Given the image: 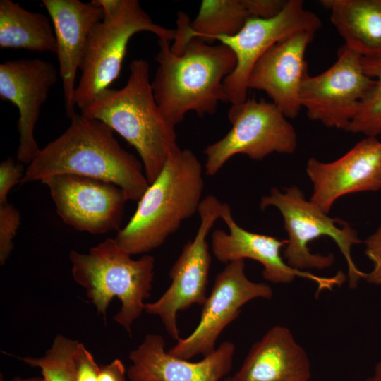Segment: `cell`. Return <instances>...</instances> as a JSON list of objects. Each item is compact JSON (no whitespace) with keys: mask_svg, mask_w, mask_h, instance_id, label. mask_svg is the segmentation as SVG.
Listing matches in <instances>:
<instances>
[{"mask_svg":"<svg viewBox=\"0 0 381 381\" xmlns=\"http://www.w3.org/2000/svg\"><path fill=\"white\" fill-rule=\"evenodd\" d=\"M68 128L47 144L25 171L20 184L59 174L101 179L138 201L149 186L142 162L125 150L102 121L75 113Z\"/></svg>","mask_w":381,"mask_h":381,"instance_id":"6da1fadb","label":"cell"},{"mask_svg":"<svg viewBox=\"0 0 381 381\" xmlns=\"http://www.w3.org/2000/svg\"><path fill=\"white\" fill-rule=\"evenodd\" d=\"M158 45V67L151 85L155 101L169 123L175 126L189 111L200 117L213 114L219 102H228L223 83L236 65L229 47L193 38L176 54L169 41L159 40Z\"/></svg>","mask_w":381,"mask_h":381,"instance_id":"7a4b0ae2","label":"cell"},{"mask_svg":"<svg viewBox=\"0 0 381 381\" xmlns=\"http://www.w3.org/2000/svg\"><path fill=\"white\" fill-rule=\"evenodd\" d=\"M129 70L124 87L103 91L80 111L108 126L135 149L150 184L180 147L175 126L164 119L155 101L147 61L134 59Z\"/></svg>","mask_w":381,"mask_h":381,"instance_id":"3957f363","label":"cell"},{"mask_svg":"<svg viewBox=\"0 0 381 381\" xmlns=\"http://www.w3.org/2000/svg\"><path fill=\"white\" fill-rule=\"evenodd\" d=\"M204 188L203 168L188 149L171 155L138 201L136 210L114 238L131 255L162 245L183 222L198 212Z\"/></svg>","mask_w":381,"mask_h":381,"instance_id":"277c9868","label":"cell"},{"mask_svg":"<svg viewBox=\"0 0 381 381\" xmlns=\"http://www.w3.org/2000/svg\"><path fill=\"white\" fill-rule=\"evenodd\" d=\"M71 273L83 286L97 312L106 316L107 306L116 297L121 303L114 320L129 333L133 322L145 310L143 301L150 295L155 258L145 255L134 260L114 238H106L88 253L72 250Z\"/></svg>","mask_w":381,"mask_h":381,"instance_id":"5b68a950","label":"cell"},{"mask_svg":"<svg viewBox=\"0 0 381 381\" xmlns=\"http://www.w3.org/2000/svg\"><path fill=\"white\" fill-rule=\"evenodd\" d=\"M270 207H276L283 217L288 234L283 257L291 267L301 271L331 267L334 262L333 254L313 253L308 246L315 239L328 236L334 241L346 260L349 288H356L358 282L365 279L366 272L358 269L351 255L353 246L361 243V241L357 231L348 223L329 217L308 200L296 186L284 190L272 188L260 203L262 210Z\"/></svg>","mask_w":381,"mask_h":381,"instance_id":"8992f818","label":"cell"},{"mask_svg":"<svg viewBox=\"0 0 381 381\" xmlns=\"http://www.w3.org/2000/svg\"><path fill=\"white\" fill-rule=\"evenodd\" d=\"M150 32L159 40L172 41L175 30L153 22L137 0H123L119 12L92 28L81 59V75L75 91V105L80 110L90 104L119 77L130 39Z\"/></svg>","mask_w":381,"mask_h":381,"instance_id":"52a82bcc","label":"cell"},{"mask_svg":"<svg viewBox=\"0 0 381 381\" xmlns=\"http://www.w3.org/2000/svg\"><path fill=\"white\" fill-rule=\"evenodd\" d=\"M228 118L231 130L204 150L205 171L208 176L215 175L238 154L261 160L273 152L291 154L296 148L294 126L272 102L248 98L231 104Z\"/></svg>","mask_w":381,"mask_h":381,"instance_id":"ba28073f","label":"cell"},{"mask_svg":"<svg viewBox=\"0 0 381 381\" xmlns=\"http://www.w3.org/2000/svg\"><path fill=\"white\" fill-rule=\"evenodd\" d=\"M222 206V202L214 195L202 198L198 210L199 226L170 270V286L157 301L145 304L144 310L158 316L167 333L176 341L180 339L177 313L195 304L203 306L207 300L211 263L207 237L215 222L220 219Z\"/></svg>","mask_w":381,"mask_h":381,"instance_id":"9c48e42d","label":"cell"},{"mask_svg":"<svg viewBox=\"0 0 381 381\" xmlns=\"http://www.w3.org/2000/svg\"><path fill=\"white\" fill-rule=\"evenodd\" d=\"M374 83L364 71L362 56L344 45L329 68L313 76L306 73L300 88L301 106L310 120L347 131Z\"/></svg>","mask_w":381,"mask_h":381,"instance_id":"30bf717a","label":"cell"},{"mask_svg":"<svg viewBox=\"0 0 381 381\" xmlns=\"http://www.w3.org/2000/svg\"><path fill=\"white\" fill-rule=\"evenodd\" d=\"M272 296L270 285L247 277L244 260L226 264L215 278L196 328L188 337L180 338L168 352L186 360L210 354L222 331L239 316L246 303L256 298L269 300Z\"/></svg>","mask_w":381,"mask_h":381,"instance_id":"8fae6325","label":"cell"},{"mask_svg":"<svg viewBox=\"0 0 381 381\" xmlns=\"http://www.w3.org/2000/svg\"><path fill=\"white\" fill-rule=\"evenodd\" d=\"M322 27L320 18L304 8L302 0H287L277 16L262 19L251 18L241 30L230 37L215 40L229 47L234 53L236 65L224 80L223 86L228 102L239 104L248 99L250 74L260 57L274 44L301 30L316 32Z\"/></svg>","mask_w":381,"mask_h":381,"instance_id":"7c38bea8","label":"cell"},{"mask_svg":"<svg viewBox=\"0 0 381 381\" xmlns=\"http://www.w3.org/2000/svg\"><path fill=\"white\" fill-rule=\"evenodd\" d=\"M42 182L49 188L56 213L67 225L92 234L120 229L128 200L119 186L73 174L55 175Z\"/></svg>","mask_w":381,"mask_h":381,"instance_id":"4fadbf2b","label":"cell"},{"mask_svg":"<svg viewBox=\"0 0 381 381\" xmlns=\"http://www.w3.org/2000/svg\"><path fill=\"white\" fill-rule=\"evenodd\" d=\"M220 219L226 224L229 231L214 230L211 235V248L214 256L224 264L249 258L260 263L262 277L274 284H289L296 277L313 282L317 292L331 291L341 286L346 279L339 271L332 277H321L308 271H301L291 267L281 255L287 240L247 231L234 220L231 208L222 203Z\"/></svg>","mask_w":381,"mask_h":381,"instance_id":"5bb4252c","label":"cell"},{"mask_svg":"<svg viewBox=\"0 0 381 381\" xmlns=\"http://www.w3.org/2000/svg\"><path fill=\"white\" fill-rule=\"evenodd\" d=\"M57 80L55 66L41 59H15L0 65V97L13 103L19 112L17 158L20 163L29 164L40 150L34 130L41 107Z\"/></svg>","mask_w":381,"mask_h":381,"instance_id":"9a60e30c","label":"cell"},{"mask_svg":"<svg viewBox=\"0 0 381 381\" xmlns=\"http://www.w3.org/2000/svg\"><path fill=\"white\" fill-rule=\"evenodd\" d=\"M306 173L313 186L310 200L328 214L344 195L381 189V140L366 137L330 162L312 157Z\"/></svg>","mask_w":381,"mask_h":381,"instance_id":"2e32d148","label":"cell"},{"mask_svg":"<svg viewBox=\"0 0 381 381\" xmlns=\"http://www.w3.org/2000/svg\"><path fill=\"white\" fill-rule=\"evenodd\" d=\"M315 32H296L272 46L258 61L248 82V90L265 92L289 119L298 116L300 88L308 71L305 53Z\"/></svg>","mask_w":381,"mask_h":381,"instance_id":"e0dca14e","label":"cell"},{"mask_svg":"<svg viewBox=\"0 0 381 381\" xmlns=\"http://www.w3.org/2000/svg\"><path fill=\"white\" fill-rule=\"evenodd\" d=\"M235 345L222 342L210 354L190 362L165 351L159 334H147L129 354L132 364L127 370L130 381H220L232 368Z\"/></svg>","mask_w":381,"mask_h":381,"instance_id":"ac0fdd59","label":"cell"},{"mask_svg":"<svg viewBox=\"0 0 381 381\" xmlns=\"http://www.w3.org/2000/svg\"><path fill=\"white\" fill-rule=\"evenodd\" d=\"M52 25L56 41L59 75L62 80L66 116L75 111V78L80 69L88 35L94 25L102 20L100 6L94 0H42Z\"/></svg>","mask_w":381,"mask_h":381,"instance_id":"d6986e66","label":"cell"},{"mask_svg":"<svg viewBox=\"0 0 381 381\" xmlns=\"http://www.w3.org/2000/svg\"><path fill=\"white\" fill-rule=\"evenodd\" d=\"M311 364L291 330L275 325L251 346L232 381H309Z\"/></svg>","mask_w":381,"mask_h":381,"instance_id":"ffe728a7","label":"cell"},{"mask_svg":"<svg viewBox=\"0 0 381 381\" xmlns=\"http://www.w3.org/2000/svg\"><path fill=\"white\" fill-rule=\"evenodd\" d=\"M348 48L362 57L381 56V0H322Z\"/></svg>","mask_w":381,"mask_h":381,"instance_id":"44dd1931","label":"cell"},{"mask_svg":"<svg viewBox=\"0 0 381 381\" xmlns=\"http://www.w3.org/2000/svg\"><path fill=\"white\" fill-rule=\"evenodd\" d=\"M50 19L42 13L29 11L11 0H1V49L56 54V37Z\"/></svg>","mask_w":381,"mask_h":381,"instance_id":"7402d4cb","label":"cell"},{"mask_svg":"<svg viewBox=\"0 0 381 381\" xmlns=\"http://www.w3.org/2000/svg\"><path fill=\"white\" fill-rule=\"evenodd\" d=\"M362 64L365 73L375 83L363 99L359 111L347 131L377 137L381 135V56L362 57Z\"/></svg>","mask_w":381,"mask_h":381,"instance_id":"603a6c76","label":"cell"},{"mask_svg":"<svg viewBox=\"0 0 381 381\" xmlns=\"http://www.w3.org/2000/svg\"><path fill=\"white\" fill-rule=\"evenodd\" d=\"M78 343L57 335L44 356L22 360L30 367L40 368L44 381H76L75 352Z\"/></svg>","mask_w":381,"mask_h":381,"instance_id":"cb8c5ba5","label":"cell"},{"mask_svg":"<svg viewBox=\"0 0 381 381\" xmlns=\"http://www.w3.org/2000/svg\"><path fill=\"white\" fill-rule=\"evenodd\" d=\"M18 210L8 202L0 205V262L3 265L13 248V240L20 225Z\"/></svg>","mask_w":381,"mask_h":381,"instance_id":"d4e9b609","label":"cell"},{"mask_svg":"<svg viewBox=\"0 0 381 381\" xmlns=\"http://www.w3.org/2000/svg\"><path fill=\"white\" fill-rule=\"evenodd\" d=\"M365 254L371 260L373 268L364 280L381 286V222L377 229L364 241Z\"/></svg>","mask_w":381,"mask_h":381,"instance_id":"484cf974","label":"cell"},{"mask_svg":"<svg viewBox=\"0 0 381 381\" xmlns=\"http://www.w3.org/2000/svg\"><path fill=\"white\" fill-rule=\"evenodd\" d=\"M24 174L23 164L15 162L11 157H8L1 162L0 205L8 202L7 197L10 190L21 183Z\"/></svg>","mask_w":381,"mask_h":381,"instance_id":"4316f807","label":"cell"},{"mask_svg":"<svg viewBox=\"0 0 381 381\" xmlns=\"http://www.w3.org/2000/svg\"><path fill=\"white\" fill-rule=\"evenodd\" d=\"M76 381H97L100 367L92 353L78 343L75 352Z\"/></svg>","mask_w":381,"mask_h":381,"instance_id":"83f0119b","label":"cell"},{"mask_svg":"<svg viewBox=\"0 0 381 381\" xmlns=\"http://www.w3.org/2000/svg\"><path fill=\"white\" fill-rule=\"evenodd\" d=\"M251 18L269 19L279 15L287 0H244Z\"/></svg>","mask_w":381,"mask_h":381,"instance_id":"f1b7e54d","label":"cell"},{"mask_svg":"<svg viewBox=\"0 0 381 381\" xmlns=\"http://www.w3.org/2000/svg\"><path fill=\"white\" fill-rule=\"evenodd\" d=\"M97 381H126V369L123 362L114 359L108 365L100 367Z\"/></svg>","mask_w":381,"mask_h":381,"instance_id":"f546056e","label":"cell"},{"mask_svg":"<svg viewBox=\"0 0 381 381\" xmlns=\"http://www.w3.org/2000/svg\"><path fill=\"white\" fill-rule=\"evenodd\" d=\"M364 381H381V361L375 365L373 373Z\"/></svg>","mask_w":381,"mask_h":381,"instance_id":"4dcf8cb0","label":"cell"},{"mask_svg":"<svg viewBox=\"0 0 381 381\" xmlns=\"http://www.w3.org/2000/svg\"><path fill=\"white\" fill-rule=\"evenodd\" d=\"M2 381V380H1ZM12 381H44L43 377H29L26 379H22L20 377H15Z\"/></svg>","mask_w":381,"mask_h":381,"instance_id":"1f68e13d","label":"cell"},{"mask_svg":"<svg viewBox=\"0 0 381 381\" xmlns=\"http://www.w3.org/2000/svg\"><path fill=\"white\" fill-rule=\"evenodd\" d=\"M224 381H232L231 377H228L224 380Z\"/></svg>","mask_w":381,"mask_h":381,"instance_id":"d6a6232c","label":"cell"},{"mask_svg":"<svg viewBox=\"0 0 381 381\" xmlns=\"http://www.w3.org/2000/svg\"><path fill=\"white\" fill-rule=\"evenodd\" d=\"M340 381H343V380H340Z\"/></svg>","mask_w":381,"mask_h":381,"instance_id":"836d02e7","label":"cell"},{"mask_svg":"<svg viewBox=\"0 0 381 381\" xmlns=\"http://www.w3.org/2000/svg\"><path fill=\"white\" fill-rule=\"evenodd\" d=\"M380 137H381V135H380Z\"/></svg>","mask_w":381,"mask_h":381,"instance_id":"e575fe53","label":"cell"}]
</instances>
